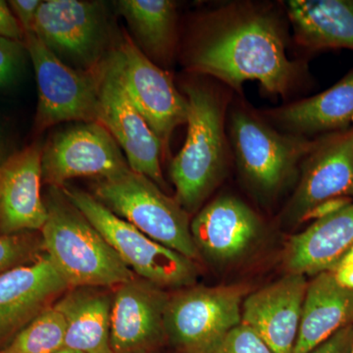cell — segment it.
<instances>
[{"label":"cell","mask_w":353,"mask_h":353,"mask_svg":"<svg viewBox=\"0 0 353 353\" xmlns=\"http://www.w3.org/2000/svg\"><path fill=\"white\" fill-rule=\"evenodd\" d=\"M46 205L43 250L70 289H115L136 277L60 188L50 187Z\"/></svg>","instance_id":"7a4b0ae2"},{"label":"cell","mask_w":353,"mask_h":353,"mask_svg":"<svg viewBox=\"0 0 353 353\" xmlns=\"http://www.w3.org/2000/svg\"><path fill=\"white\" fill-rule=\"evenodd\" d=\"M243 290L197 288L169 299L165 331L185 353H209L241 323Z\"/></svg>","instance_id":"30bf717a"},{"label":"cell","mask_w":353,"mask_h":353,"mask_svg":"<svg viewBox=\"0 0 353 353\" xmlns=\"http://www.w3.org/2000/svg\"><path fill=\"white\" fill-rule=\"evenodd\" d=\"M43 148L37 141L12 153L0 166V234L41 232L46 224Z\"/></svg>","instance_id":"9a60e30c"},{"label":"cell","mask_w":353,"mask_h":353,"mask_svg":"<svg viewBox=\"0 0 353 353\" xmlns=\"http://www.w3.org/2000/svg\"><path fill=\"white\" fill-rule=\"evenodd\" d=\"M25 32L15 17L8 2L0 0V38L24 41Z\"/></svg>","instance_id":"4dcf8cb0"},{"label":"cell","mask_w":353,"mask_h":353,"mask_svg":"<svg viewBox=\"0 0 353 353\" xmlns=\"http://www.w3.org/2000/svg\"><path fill=\"white\" fill-rule=\"evenodd\" d=\"M41 234L39 236L34 232L0 234V275L34 261L41 256Z\"/></svg>","instance_id":"484cf974"},{"label":"cell","mask_w":353,"mask_h":353,"mask_svg":"<svg viewBox=\"0 0 353 353\" xmlns=\"http://www.w3.org/2000/svg\"><path fill=\"white\" fill-rule=\"evenodd\" d=\"M187 62L190 72L214 77L239 92L248 81H257L267 94L284 97L299 75V65L287 57L278 18L248 4L205 18Z\"/></svg>","instance_id":"6da1fadb"},{"label":"cell","mask_w":353,"mask_h":353,"mask_svg":"<svg viewBox=\"0 0 353 353\" xmlns=\"http://www.w3.org/2000/svg\"><path fill=\"white\" fill-rule=\"evenodd\" d=\"M285 134L304 137L348 131L353 124V69L321 94L266 113Z\"/></svg>","instance_id":"d6986e66"},{"label":"cell","mask_w":353,"mask_h":353,"mask_svg":"<svg viewBox=\"0 0 353 353\" xmlns=\"http://www.w3.org/2000/svg\"><path fill=\"white\" fill-rule=\"evenodd\" d=\"M185 92L189 102L187 139L172 160L170 176L176 201L187 212H194L226 168V101L220 92L203 83H187Z\"/></svg>","instance_id":"3957f363"},{"label":"cell","mask_w":353,"mask_h":353,"mask_svg":"<svg viewBox=\"0 0 353 353\" xmlns=\"http://www.w3.org/2000/svg\"><path fill=\"white\" fill-rule=\"evenodd\" d=\"M41 165L43 182L55 188L74 178L111 179L131 169L110 132L97 122L55 132L43 145Z\"/></svg>","instance_id":"7c38bea8"},{"label":"cell","mask_w":353,"mask_h":353,"mask_svg":"<svg viewBox=\"0 0 353 353\" xmlns=\"http://www.w3.org/2000/svg\"><path fill=\"white\" fill-rule=\"evenodd\" d=\"M94 197L152 240L192 261L199 259L187 211L148 176L131 169L94 183Z\"/></svg>","instance_id":"277c9868"},{"label":"cell","mask_w":353,"mask_h":353,"mask_svg":"<svg viewBox=\"0 0 353 353\" xmlns=\"http://www.w3.org/2000/svg\"><path fill=\"white\" fill-rule=\"evenodd\" d=\"M308 283L290 273L246 297L241 323L252 328L274 353H294Z\"/></svg>","instance_id":"2e32d148"},{"label":"cell","mask_w":353,"mask_h":353,"mask_svg":"<svg viewBox=\"0 0 353 353\" xmlns=\"http://www.w3.org/2000/svg\"><path fill=\"white\" fill-rule=\"evenodd\" d=\"M116 50L128 94L161 143L164 158L176 128L187 124L188 99L178 92L172 77L146 57L127 32H123Z\"/></svg>","instance_id":"8fae6325"},{"label":"cell","mask_w":353,"mask_h":353,"mask_svg":"<svg viewBox=\"0 0 353 353\" xmlns=\"http://www.w3.org/2000/svg\"><path fill=\"white\" fill-rule=\"evenodd\" d=\"M350 353H353V341H352V350H350Z\"/></svg>","instance_id":"8d00e7d4"},{"label":"cell","mask_w":353,"mask_h":353,"mask_svg":"<svg viewBox=\"0 0 353 353\" xmlns=\"http://www.w3.org/2000/svg\"><path fill=\"white\" fill-rule=\"evenodd\" d=\"M116 6L146 57L161 63L170 61L176 43L175 3L170 0H120Z\"/></svg>","instance_id":"cb8c5ba5"},{"label":"cell","mask_w":353,"mask_h":353,"mask_svg":"<svg viewBox=\"0 0 353 353\" xmlns=\"http://www.w3.org/2000/svg\"><path fill=\"white\" fill-rule=\"evenodd\" d=\"M65 320L54 306L41 312L0 353H54L64 347Z\"/></svg>","instance_id":"d4e9b609"},{"label":"cell","mask_w":353,"mask_h":353,"mask_svg":"<svg viewBox=\"0 0 353 353\" xmlns=\"http://www.w3.org/2000/svg\"><path fill=\"white\" fill-rule=\"evenodd\" d=\"M352 245L353 202L292 236L285 263L290 273L317 275L333 270Z\"/></svg>","instance_id":"ffe728a7"},{"label":"cell","mask_w":353,"mask_h":353,"mask_svg":"<svg viewBox=\"0 0 353 353\" xmlns=\"http://www.w3.org/2000/svg\"><path fill=\"white\" fill-rule=\"evenodd\" d=\"M54 353H83L81 352H78V350H71V348L68 347H62L61 350H58V352Z\"/></svg>","instance_id":"d590c367"},{"label":"cell","mask_w":353,"mask_h":353,"mask_svg":"<svg viewBox=\"0 0 353 353\" xmlns=\"http://www.w3.org/2000/svg\"><path fill=\"white\" fill-rule=\"evenodd\" d=\"M352 202H353V199L350 197H336V199L323 201L316 205L314 208L311 209L308 213H306L301 222L310 220H314L315 222V221L324 219V218L329 217V216L336 214V212L345 208Z\"/></svg>","instance_id":"1f68e13d"},{"label":"cell","mask_w":353,"mask_h":353,"mask_svg":"<svg viewBox=\"0 0 353 353\" xmlns=\"http://www.w3.org/2000/svg\"><path fill=\"white\" fill-rule=\"evenodd\" d=\"M60 189L134 275L161 289L194 284L196 269L192 260L152 240L85 190L66 185Z\"/></svg>","instance_id":"5b68a950"},{"label":"cell","mask_w":353,"mask_h":353,"mask_svg":"<svg viewBox=\"0 0 353 353\" xmlns=\"http://www.w3.org/2000/svg\"><path fill=\"white\" fill-rule=\"evenodd\" d=\"M113 296L99 288H72L53 304L65 320L64 347L83 353H113L110 343Z\"/></svg>","instance_id":"7402d4cb"},{"label":"cell","mask_w":353,"mask_h":353,"mask_svg":"<svg viewBox=\"0 0 353 353\" xmlns=\"http://www.w3.org/2000/svg\"><path fill=\"white\" fill-rule=\"evenodd\" d=\"M32 32L46 48L72 68L95 71L108 53V21L99 2L46 0Z\"/></svg>","instance_id":"52a82bcc"},{"label":"cell","mask_w":353,"mask_h":353,"mask_svg":"<svg viewBox=\"0 0 353 353\" xmlns=\"http://www.w3.org/2000/svg\"><path fill=\"white\" fill-rule=\"evenodd\" d=\"M353 341V324L334 334L308 353H350Z\"/></svg>","instance_id":"f1b7e54d"},{"label":"cell","mask_w":353,"mask_h":353,"mask_svg":"<svg viewBox=\"0 0 353 353\" xmlns=\"http://www.w3.org/2000/svg\"><path fill=\"white\" fill-rule=\"evenodd\" d=\"M231 138L241 171L265 194L280 189L319 141L282 134L243 109L232 115Z\"/></svg>","instance_id":"9c48e42d"},{"label":"cell","mask_w":353,"mask_h":353,"mask_svg":"<svg viewBox=\"0 0 353 353\" xmlns=\"http://www.w3.org/2000/svg\"><path fill=\"white\" fill-rule=\"evenodd\" d=\"M97 123L110 132L125 152L132 171L148 176L160 189L166 188L161 170V143L128 94L116 48L99 66Z\"/></svg>","instance_id":"ba28073f"},{"label":"cell","mask_w":353,"mask_h":353,"mask_svg":"<svg viewBox=\"0 0 353 353\" xmlns=\"http://www.w3.org/2000/svg\"><path fill=\"white\" fill-rule=\"evenodd\" d=\"M169 299L161 288L134 277L118 285L111 307L113 353H148L162 341Z\"/></svg>","instance_id":"5bb4252c"},{"label":"cell","mask_w":353,"mask_h":353,"mask_svg":"<svg viewBox=\"0 0 353 353\" xmlns=\"http://www.w3.org/2000/svg\"><path fill=\"white\" fill-rule=\"evenodd\" d=\"M25 51L23 41L0 38V88L11 85L19 75Z\"/></svg>","instance_id":"83f0119b"},{"label":"cell","mask_w":353,"mask_h":353,"mask_svg":"<svg viewBox=\"0 0 353 353\" xmlns=\"http://www.w3.org/2000/svg\"><path fill=\"white\" fill-rule=\"evenodd\" d=\"M23 43L38 83L34 131L41 134L62 122L97 123L99 67L92 72L72 68L48 50L34 32H25Z\"/></svg>","instance_id":"8992f818"},{"label":"cell","mask_w":353,"mask_h":353,"mask_svg":"<svg viewBox=\"0 0 353 353\" xmlns=\"http://www.w3.org/2000/svg\"><path fill=\"white\" fill-rule=\"evenodd\" d=\"M256 214L232 196L210 202L190 223V232L199 252L218 261L240 256L259 236Z\"/></svg>","instance_id":"ac0fdd59"},{"label":"cell","mask_w":353,"mask_h":353,"mask_svg":"<svg viewBox=\"0 0 353 353\" xmlns=\"http://www.w3.org/2000/svg\"><path fill=\"white\" fill-rule=\"evenodd\" d=\"M69 289L46 254L0 275V350Z\"/></svg>","instance_id":"4fadbf2b"},{"label":"cell","mask_w":353,"mask_h":353,"mask_svg":"<svg viewBox=\"0 0 353 353\" xmlns=\"http://www.w3.org/2000/svg\"><path fill=\"white\" fill-rule=\"evenodd\" d=\"M353 324V290L341 287L331 271L308 283L294 353H308Z\"/></svg>","instance_id":"44dd1931"},{"label":"cell","mask_w":353,"mask_h":353,"mask_svg":"<svg viewBox=\"0 0 353 353\" xmlns=\"http://www.w3.org/2000/svg\"><path fill=\"white\" fill-rule=\"evenodd\" d=\"M209 353H274L254 331L241 323Z\"/></svg>","instance_id":"4316f807"},{"label":"cell","mask_w":353,"mask_h":353,"mask_svg":"<svg viewBox=\"0 0 353 353\" xmlns=\"http://www.w3.org/2000/svg\"><path fill=\"white\" fill-rule=\"evenodd\" d=\"M303 174L290 205V214L301 222L323 201L353 199V129L329 134L304 159Z\"/></svg>","instance_id":"e0dca14e"},{"label":"cell","mask_w":353,"mask_h":353,"mask_svg":"<svg viewBox=\"0 0 353 353\" xmlns=\"http://www.w3.org/2000/svg\"><path fill=\"white\" fill-rule=\"evenodd\" d=\"M10 155L6 153V146L4 145L3 138H2L1 134H0V166L6 161L7 158L10 157Z\"/></svg>","instance_id":"e575fe53"},{"label":"cell","mask_w":353,"mask_h":353,"mask_svg":"<svg viewBox=\"0 0 353 353\" xmlns=\"http://www.w3.org/2000/svg\"><path fill=\"white\" fill-rule=\"evenodd\" d=\"M41 0H11L8 1L11 10L17 18L24 32H32L37 12L41 4Z\"/></svg>","instance_id":"f546056e"},{"label":"cell","mask_w":353,"mask_h":353,"mask_svg":"<svg viewBox=\"0 0 353 353\" xmlns=\"http://www.w3.org/2000/svg\"><path fill=\"white\" fill-rule=\"evenodd\" d=\"M339 264H353V245L345 253V255L341 257L340 261L336 263V265Z\"/></svg>","instance_id":"836d02e7"},{"label":"cell","mask_w":353,"mask_h":353,"mask_svg":"<svg viewBox=\"0 0 353 353\" xmlns=\"http://www.w3.org/2000/svg\"><path fill=\"white\" fill-rule=\"evenodd\" d=\"M287 13L299 46L353 50V0H292Z\"/></svg>","instance_id":"603a6c76"},{"label":"cell","mask_w":353,"mask_h":353,"mask_svg":"<svg viewBox=\"0 0 353 353\" xmlns=\"http://www.w3.org/2000/svg\"><path fill=\"white\" fill-rule=\"evenodd\" d=\"M331 272L341 287L353 290V264L336 265Z\"/></svg>","instance_id":"d6a6232c"}]
</instances>
